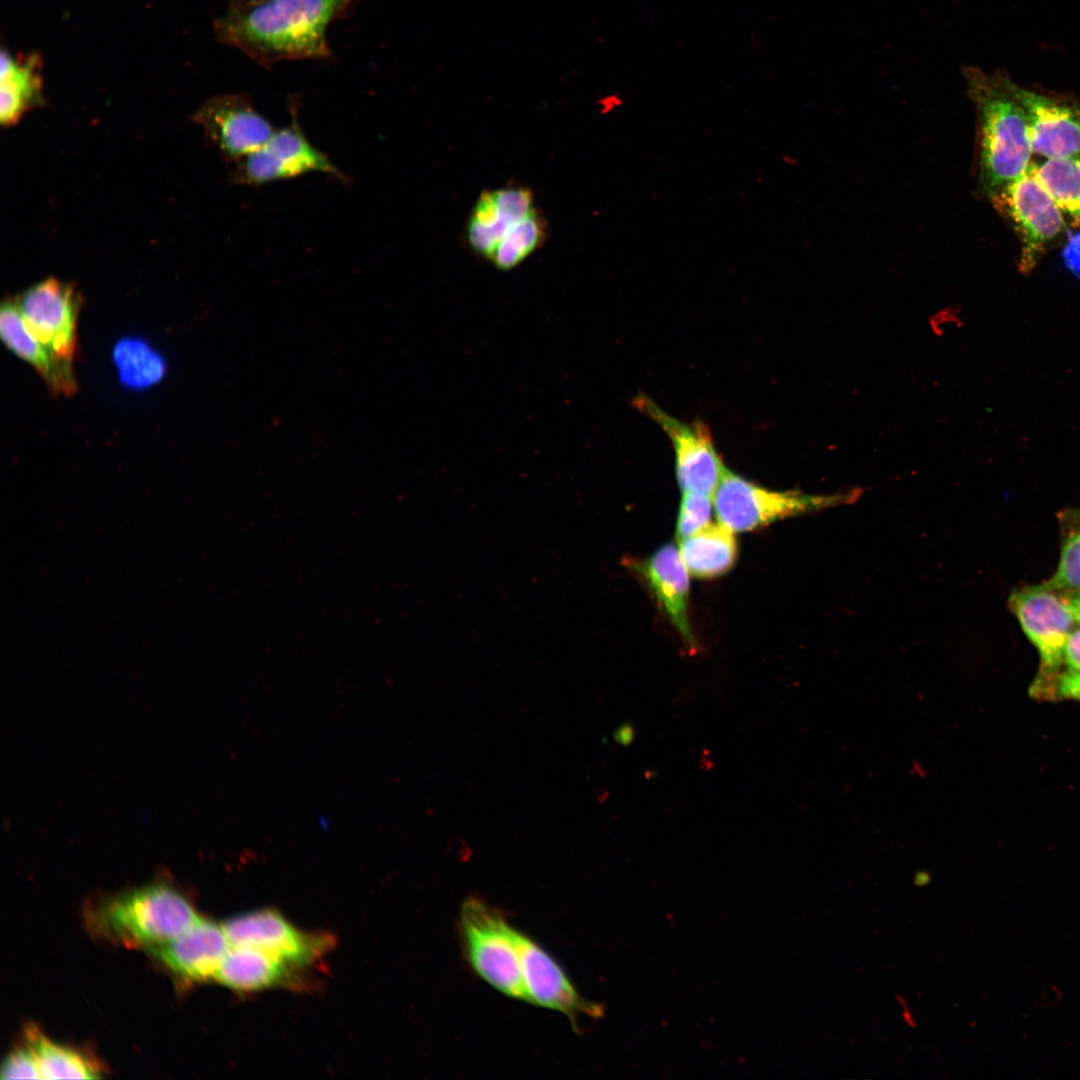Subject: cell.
I'll list each match as a JSON object with an SVG mask.
<instances>
[{
  "label": "cell",
  "instance_id": "obj_25",
  "mask_svg": "<svg viewBox=\"0 0 1080 1080\" xmlns=\"http://www.w3.org/2000/svg\"><path fill=\"white\" fill-rule=\"evenodd\" d=\"M546 224L535 209L515 223L495 247L489 259L500 270H510L544 241Z\"/></svg>",
  "mask_w": 1080,
  "mask_h": 1080
},
{
  "label": "cell",
  "instance_id": "obj_26",
  "mask_svg": "<svg viewBox=\"0 0 1080 1080\" xmlns=\"http://www.w3.org/2000/svg\"><path fill=\"white\" fill-rule=\"evenodd\" d=\"M1068 520L1057 571L1046 583L1058 592L1080 590V510Z\"/></svg>",
  "mask_w": 1080,
  "mask_h": 1080
},
{
  "label": "cell",
  "instance_id": "obj_34",
  "mask_svg": "<svg viewBox=\"0 0 1080 1080\" xmlns=\"http://www.w3.org/2000/svg\"><path fill=\"white\" fill-rule=\"evenodd\" d=\"M601 104L604 107V111L610 112L621 107L623 105V99L619 94L612 93L606 95L602 99Z\"/></svg>",
  "mask_w": 1080,
  "mask_h": 1080
},
{
  "label": "cell",
  "instance_id": "obj_8",
  "mask_svg": "<svg viewBox=\"0 0 1080 1080\" xmlns=\"http://www.w3.org/2000/svg\"><path fill=\"white\" fill-rule=\"evenodd\" d=\"M308 173L346 180L329 157L307 139L294 113L289 125L276 130L260 149L237 161L234 177L241 184L262 185Z\"/></svg>",
  "mask_w": 1080,
  "mask_h": 1080
},
{
  "label": "cell",
  "instance_id": "obj_27",
  "mask_svg": "<svg viewBox=\"0 0 1080 1080\" xmlns=\"http://www.w3.org/2000/svg\"><path fill=\"white\" fill-rule=\"evenodd\" d=\"M713 497L702 492H683L676 524L678 540L686 538L710 524Z\"/></svg>",
  "mask_w": 1080,
  "mask_h": 1080
},
{
  "label": "cell",
  "instance_id": "obj_30",
  "mask_svg": "<svg viewBox=\"0 0 1080 1080\" xmlns=\"http://www.w3.org/2000/svg\"><path fill=\"white\" fill-rule=\"evenodd\" d=\"M1063 664L1067 668L1066 671L1080 672V627L1072 630L1066 640Z\"/></svg>",
  "mask_w": 1080,
  "mask_h": 1080
},
{
  "label": "cell",
  "instance_id": "obj_15",
  "mask_svg": "<svg viewBox=\"0 0 1080 1080\" xmlns=\"http://www.w3.org/2000/svg\"><path fill=\"white\" fill-rule=\"evenodd\" d=\"M229 949L222 925L200 917L177 937L147 948L171 972L188 981L214 978Z\"/></svg>",
  "mask_w": 1080,
  "mask_h": 1080
},
{
  "label": "cell",
  "instance_id": "obj_12",
  "mask_svg": "<svg viewBox=\"0 0 1080 1080\" xmlns=\"http://www.w3.org/2000/svg\"><path fill=\"white\" fill-rule=\"evenodd\" d=\"M231 947H250L292 967H302L327 951L328 936L303 932L273 910L241 914L222 924Z\"/></svg>",
  "mask_w": 1080,
  "mask_h": 1080
},
{
  "label": "cell",
  "instance_id": "obj_21",
  "mask_svg": "<svg viewBox=\"0 0 1080 1080\" xmlns=\"http://www.w3.org/2000/svg\"><path fill=\"white\" fill-rule=\"evenodd\" d=\"M679 552L690 574L713 578L726 573L735 563L737 542L734 532L721 523H710L679 540Z\"/></svg>",
  "mask_w": 1080,
  "mask_h": 1080
},
{
  "label": "cell",
  "instance_id": "obj_32",
  "mask_svg": "<svg viewBox=\"0 0 1080 1080\" xmlns=\"http://www.w3.org/2000/svg\"><path fill=\"white\" fill-rule=\"evenodd\" d=\"M634 737H635V729H634V726L630 722L622 723L620 726H618L615 729V731L613 733L614 740L618 744L623 745V746H627V745L631 744Z\"/></svg>",
  "mask_w": 1080,
  "mask_h": 1080
},
{
  "label": "cell",
  "instance_id": "obj_17",
  "mask_svg": "<svg viewBox=\"0 0 1080 1080\" xmlns=\"http://www.w3.org/2000/svg\"><path fill=\"white\" fill-rule=\"evenodd\" d=\"M533 209V194L526 187L509 186L482 192L467 225L470 246L489 258L509 229Z\"/></svg>",
  "mask_w": 1080,
  "mask_h": 1080
},
{
  "label": "cell",
  "instance_id": "obj_2",
  "mask_svg": "<svg viewBox=\"0 0 1080 1080\" xmlns=\"http://www.w3.org/2000/svg\"><path fill=\"white\" fill-rule=\"evenodd\" d=\"M962 73L976 112V193L990 200L1031 164L1027 123L1007 73L974 66Z\"/></svg>",
  "mask_w": 1080,
  "mask_h": 1080
},
{
  "label": "cell",
  "instance_id": "obj_3",
  "mask_svg": "<svg viewBox=\"0 0 1080 1080\" xmlns=\"http://www.w3.org/2000/svg\"><path fill=\"white\" fill-rule=\"evenodd\" d=\"M199 916L174 887L154 883L112 897L90 912V927L100 936L146 948L165 943Z\"/></svg>",
  "mask_w": 1080,
  "mask_h": 1080
},
{
  "label": "cell",
  "instance_id": "obj_31",
  "mask_svg": "<svg viewBox=\"0 0 1080 1080\" xmlns=\"http://www.w3.org/2000/svg\"><path fill=\"white\" fill-rule=\"evenodd\" d=\"M1066 266L1080 278V234L1070 237L1069 244L1063 251Z\"/></svg>",
  "mask_w": 1080,
  "mask_h": 1080
},
{
  "label": "cell",
  "instance_id": "obj_5",
  "mask_svg": "<svg viewBox=\"0 0 1080 1080\" xmlns=\"http://www.w3.org/2000/svg\"><path fill=\"white\" fill-rule=\"evenodd\" d=\"M857 496V491L824 496L773 491L726 469L713 494V504L718 522L736 533L851 502Z\"/></svg>",
  "mask_w": 1080,
  "mask_h": 1080
},
{
  "label": "cell",
  "instance_id": "obj_4",
  "mask_svg": "<svg viewBox=\"0 0 1080 1080\" xmlns=\"http://www.w3.org/2000/svg\"><path fill=\"white\" fill-rule=\"evenodd\" d=\"M459 928L464 954L474 972L503 995L528 1002L518 930L499 910L475 896L462 904Z\"/></svg>",
  "mask_w": 1080,
  "mask_h": 1080
},
{
  "label": "cell",
  "instance_id": "obj_35",
  "mask_svg": "<svg viewBox=\"0 0 1080 1080\" xmlns=\"http://www.w3.org/2000/svg\"><path fill=\"white\" fill-rule=\"evenodd\" d=\"M931 880L930 873L927 871H918L914 876V884L916 886H926Z\"/></svg>",
  "mask_w": 1080,
  "mask_h": 1080
},
{
  "label": "cell",
  "instance_id": "obj_33",
  "mask_svg": "<svg viewBox=\"0 0 1080 1080\" xmlns=\"http://www.w3.org/2000/svg\"><path fill=\"white\" fill-rule=\"evenodd\" d=\"M1062 598L1066 603L1068 609L1072 613L1076 622L1080 623V590L1067 592L1065 596H1062Z\"/></svg>",
  "mask_w": 1080,
  "mask_h": 1080
},
{
  "label": "cell",
  "instance_id": "obj_9",
  "mask_svg": "<svg viewBox=\"0 0 1080 1080\" xmlns=\"http://www.w3.org/2000/svg\"><path fill=\"white\" fill-rule=\"evenodd\" d=\"M16 302L28 329L52 357L73 366L81 307L76 290L49 278L27 289Z\"/></svg>",
  "mask_w": 1080,
  "mask_h": 1080
},
{
  "label": "cell",
  "instance_id": "obj_19",
  "mask_svg": "<svg viewBox=\"0 0 1080 1080\" xmlns=\"http://www.w3.org/2000/svg\"><path fill=\"white\" fill-rule=\"evenodd\" d=\"M42 59L38 53L1 52L0 120L16 123L25 112L42 102Z\"/></svg>",
  "mask_w": 1080,
  "mask_h": 1080
},
{
  "label": "cell",
  "instance_id": "obj_29",
  "mask_svg": "<svg viewBox=\"0 0 1080 1080\" xmlns=\"http://www.w3.org/2000/svg\"><path fill=\"white\" fill-rule=\"evenodd\" d=\"M1056 698L1080 700V672H1061L1056 683Z\"/></svg>",
  "mask_w": 1080,
  "mask_h": 1080
},
{
  "label": "cell",
  "instance_id": "obj_10",
  "mask_svg": "<svg viewBox=\"0 0 1080 1080\" xmlns=\"http://www.w3.org/2000/svg\"><path fill=\"white\" fill-rule=\"evenodd\" d=\"M1032 153L1047 159L1080 158V99L1028 89L1013 81Z\"/></svg>",
  "mask_w": 1080,
  "mask_h": 1080
},
{
  "label": "cell",
  "instance_id": "obj_18",
  "mask_svg": "<svg viewBox=\"0 0 1080 1080\" xmlns=\"http://www.w3.org/2000/svg\"><path fill=\"white\" fill-rule=\"evenodd\" d=\"M0 334L4 344L34 368L56 395L77 390L73 366L56 361L28 329L16 300H8L0 310Z\"/></svg>",
  "mask_w": 1080,
  "mask_h": 1080
},
{
  "label": "cell",
  "instance_id": "obj_6",
  "mask_svg": "<svg viewBox=\"0 0 1080 1080\" xmlns=\"http://www.w3.org/2000/svg\"><path fill=\"white\" fill-rule=\"evenodd\" d=\"M1009 606L1040 656V669L1031 694L1056 698V683L1063 664L1066 640L1076 622L1058 591L1046 583L1011 594Z\"/></svg>",
  "mask_w": 1080,
  "mask_h": 1080
},
{
  "label": "cell",
  "instance_id": "obj_7",
  "mask_svg": "<svg viewBox=\"0 0 1080 1080\" xmlns=\"http://www.w3.org/2000/svg\"><path fill=\"white\" fill-rule=\"evenodd\" d=\"M1013 226L1020 243L1019 270L1031 272L1047 249L1065 232L1063 214L1031 168L1004 185L991 199Z\"/></svg>",
  "mask_w": 1080,
  "mask_h": 1080
},
{
  "label": "cell",
  "instance_id": "obj_23",
  "mask_svg": "<svg viewBox=\"0 0 1080 1080\" xmlns=\"http://www.w3.org/2000/svg\"><path fill=\"white\" fill-rule=\"evenodd\" d=\"M113 360L120 383L129 389H147L158 384L166 374L163 357L137 337L119 340L113 349Z\"/></svg>",
  "mask_w": 1080,
  "mask_h": 1080
},
{
  "label": "cell",
  "instance_id": "obj_14",
  "mask_svg": "<svg viewBox=\"0 0 1080 1080\" xmlns=\"http://www.w3.org/2000/svg\"><path fill=\"white\" fill-rule=\"evenodd\" d=\"M518 947L527 1000L565 1015L576 1030L579 1020L599 1018L603 1008L583 998L557 961L531 937L518 930Z\"/></svg>",
  "mask_w": 1080,
  "mask_h": 1080
},
{
  "label": "cell",
  "instance_id": "obj_1",
  "mask_svg": "<svg viewBox=\"0 0 1080 1080\" xmlns=\"http://www.w3.org/2000/svg\"><path fill=\"white\" fill-rule=\"evenodd\" d=\"M353 0H231L214 22L218 41L268 68L281 61L331 55L329 25Z\"/></svg>",
  "mask_w": 1080,
  "mask_h": 1080
},
{
  "label": "cell",
  "instance_id": "obj_22",
  "mask_svg": "<svg viewBox=\"0 0 1080 1080\" xmlns=\"http://www.w3.org/2000/svg\"><path fill=\"white\" fill-rule=\"evenodd\" d=\"M42 1079H94L100 1077L99 1066L79 1050L61 1045L31 1026L26 1030Z\"/></svg>",
  "mask_w": 1080,
  "mask_h": 1080
},
{
  "label": "cell",
  "instance_id": "obj_16",
  "mask_svg": "<svg viewBox=\"0 0 1080 1080\" xmlns=\"http://www.w3.org/2000/svg\"><path fill=\"white\" fill-rule=\"evenodd\" d=\"M633 568L646 581L688 647L695 650L688 620L689 572L679 549L672 543L663 545L647 559L633 564Z\"/></svg>",
  "mask_w": 1080,
  "mask_h": 1080
},
{
  "label": "cell",
  "instance_id": "obj_11",
  "mask_svg": "<svg viewBox=\"0 0 1080 1080\" xmlns=\"http://www.w3.org/2000/svg\"><path fill=\"white\" fill-rule=\"evenodd\" d=\"M637 408L667 434L675 453L676 477L682 492L713 494L726 471L711 434L702 423H683L663 411L651 399L639 396Z\"/></svg>",
  "mask_w": 1080,
  "mask_h": 1080
},
{
  "label": "cell",
  "instance_id": "obj_13",
  "mask_svg": "<svg viewBox=\"0 0 1080 1080\" xmlns=\"http://www.w3.org/2000/svg\"><path fill=\"white\" fill-rule=\"evenodd\" d=\"M194 119L209 142L233 161L260 149L276 131L243 94H223L208 99Z\"/></svg>",
  "mask_w": 1080,
  "mask_h": 1080
},
{
  "label": "cell",
  "instance_id": "obj_20",
  "mask_svg": "<svg viewBox=\"0 0 1080 1080\" xmlns=\"http://www.w3.org/2000/svg\"><path fill=\"white\" fill-rule=\"evenodd\" d=\"M294 967L260 950L231 947L215 979L238 991H255L287 983Z\"/></svg>",
  "mask_w": 1080,
  "mask_h": 1080
},
{
  "label": "cell",
  "instance_id": "obj_28",
  "mask_svg": "<svg viewBox=\"0 0 1080 1080\" xmlns=\"http://www.w3.org/2000/svg\"><path fill=\"white\" fill-rule=\"evenodd\" d=\"M1 1079H42L36 1057L27 1044L13 1049L2 1063Z\"/></svg>",
  "mask_w": 1080,
  "mask_h": 1080
},
{
  "label": "cell",
  "instance_id": "obj_24",
  "mask_svg": "<svg viewBox=\"0 0 1080 1080\" xmlns=\"http://www.w3.org/2000/svg\"><path fill=\"white\" fill-rule=\"evenodd\" d=\"M1030 168L1062 214L1080 225V158L1047 159Z\"/></svg>",
  "mask_w": 1080,
  "mask_h": 1080
}]
</instances>
